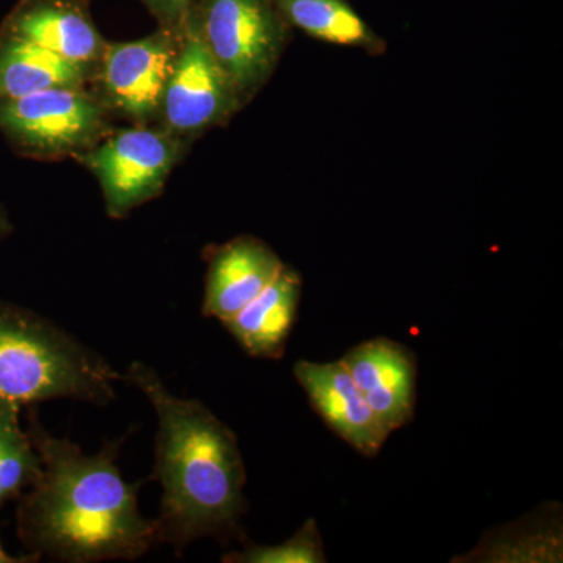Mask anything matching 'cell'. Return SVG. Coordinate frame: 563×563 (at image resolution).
<instances>
[{"mask_svg":"<svg viewBox=\"0 0 563 563\" xmlns=\"http://www.w3.org/2000/svg\"><path fill=\"white\" fill-rule=\"evenodd\" d=\"M242 99L196 33L180 29V46L163 92L157 124L185 141L229 120Z\"/></svg>","mask_w":563,"mask_h":563,"instance_id":"8","label":"cell"},{"mask_svg":"<svg viewBox=\"0 0 563 563\" xmlns=\"http://www.w3.org/2000/svg\"><path fill=\"white\" fill-rule=\"evenodd\" d=\"M184 24L196 33L243 103L272 77L290 29L272 0H198Z\"/></svg>","mask_w":563,"mask_h":563,"instance_id":"4","label":"cell"},{"mask_svg":"<svg viewBox=\"0 0 563 563\" xmlns=\"http://www.w3.org/2000/svg\"><path fill=\"white\" fill-rule=\"evenodd\" d=\"M185 150L187 141L162 125L135 124L110 131L76 161L101 185L107 214L122 220L162 195Z\"/></svg>","mask_w":563,"mask_h":563,"instance_id":"6","label":"cell"},{"mask_svg":"<svg viewBox=\"0 0 563 563\" xmlns=\"http://www.w3.org/2000/svg\"><path fill=\"white\" fill-rule=\"evenodd\" d=\"M91 74L54 52L0 35V102L58 87H87Z\"/></svg>","mask_w":563,"mask_h":563,"instance_id":"15","label":"cell"},{"mask_svg":"<svg viewBox=\"0 0 563 563\" xmlns=\"http://www.w3.org/2000/svg\"><path fill=\"white\" fill-rule=\"evenodd\" d=\"M180 31L158 27L146 38L109 43L92 73L96 96L111 117L133 124H154L177 52Z\"/></svg>","mask_w":563,"mask_h":563,"instance_id":"7","label":"cell"},{"mask_svg":"<svg viewBox=\"0 0 563 563\" xmlns=\"http://www.w3.org/2000/svg\"><path fill=\"white\" fill-rule=\"evenodd\" d=\"M158 22V27L180 31L198 0H141Z\"/></svg>","mask_w":563,"mask_h":563,"instance_id":"19","label":"cell"},{"mask_svg":"<svg viewBox=\"0 0 563 563\" xmlns=\"http://www.w3.org/2000/svg\"><path fill=\"white\" fill-rule=\"evenodd\" d=\"M562 555V509L553 503L485 533L473 551L453 562L554 563Z\"/></svg>","mask_w":563,"mask_h":563,"instance_id":"14","label":"cell"},{"mask_svg":"<svg viewBox=\"0 0 563 563\" xmlns=\"http://www.w3.org/2000/svg\"><path fill=\"white\" fill-rule=\"evenodd\" d=\"M340 362L388 432L412 422L418 366L409 346L377 336L351 347Z\"/></svg>","mask_w":563,"mask_h":563,"instance_id":"10","label":"cell"},{"mask_svg":"<svg viewBox=\"0 0 563 563\" xmlns=\"http://www.w3.org/2000/svg\"><path fill=\"white\" fill-rule=\"evenodd\" d=\"M301 292V276L285 265L265 290L222 325L250 357L280 361L298 320Z\"/></svg>","mask_w":563,"mask_h":563,"instance_id":"13","label":"cell"},{"mask_svg":"<svg viewBox=\"0 0 563 563\" xmlns=\"http://www.w3.org/2000/svg\"><path fill=\"white\" fill-rule=\"evenodd\" d=\"M120 372L57 322L0 298V398L21 409L52 399L106 407Z\"/></svg>","mask_w":563,"mask_h":563,"instance_id":"3","label":"cell"},{"mask_svg":"<svg viewBox=\"0 0 563 563\" xmlns=\"http://www.w3.org/2000/svg\"><path fill=\"white\" fill-rule=\"evenodd\" d=\"M292 374L314 412L332 432L363 457L379 454L390 432L373 412L342 362L298 361L292 366Z\"/></svg>","mask_w":563,"mask_h":563,"instance_id":"11","label":"cell"},{"mask_svg":"<svg viewBox=\"0 0 563 563\" xmlns=\"http://www.w3.org/2000/svg\"><path fill=\"white\" fill-rule=\"evenodd\" d=\"M13 231V222L10 220L9 211L0 203V243L9 239Z\"/></svg>","mask_w":563,"mask_h":563,"instance_id":"20","label":"cell"},{"mask_svg":"<svg viewBox=\"0 0 563 563\" xmlns=\"http://www.w3.org/2000/svg\"><path fill=\"white\" fill-rule=\"evenodd\" d=\"M121 376L146 396L157 417L151 479L162 487L154 520L158 544H169L180 558L199 539L246 542V466L235 432L206 404L174 395L144 362H132Z\"/></svg>","mask_w":563,"mask_h":563,"instance_id":"2","label":"cell"},{"mask_svg":"<svg viewBox=\"0 0 563 563\" xmlns=\"http://www.w3.org/2000/svg\"><path fill=\"white\" fill-rule=\"evenodd\" d=\"M29 428L43 473L18 499L16 536L33 561H136L157 547L154 520L139 506L143 481L128 483L118 466L124 440L87 454L68 437L52 435L29 407Z\"/></svg>","mask_w":563,"mask_h":563,"instance_id":"1","label":"cell"},{"mask_svg":"<svg viewBox=\"0 0 563 563\" xmlns=\"http://www.w3.org/2000/svg\"><path fill=\"white\" fill-rule=\"evenodd\" d=\"M288 27H296L322 43L379 51L383 41L374 35L346 0H272Z\"/></svg>","mask_w":563,"mask_h":563,"instance_id":"16","label":"cell"},{"mask_svg":"<svg viewBox=\"0 0 563 563\" xmlns=\"http://www.w3.org/2000/svg\"><path fill=\"white\" fill-rule=\"evenodd\" d=\"M21 407L0 398V509L38 483L43 463L22 428Z\"/></svg>","mask_w":563,"mask_h":563,"instance_id":"17","label":"cell"},{"mask_svg":"<svg viewBox=\"0 0 563 563\" xmlns=\"http://www.w3.org/2000/svg\"><path fill=\"white\" fill-rule=\"evenodd\" d=\"M0 563H35V561L27 554L13 555L7 553V551L3 550L2 542H0Z\"/></svg>","mask_w":563,"mask_h":563,"instance_id":"21","label":"cell"},{"mask_svg":"<svg viewBox=\"0 0 563 563\" xmlns=\"http://www.w3.org/2000/svg\"><path fill=\"white\" fill-rule=\"evenodd\" d=\"M224 563H324L320 529L310 518L290 539L279 544L243 543V550L222 555Z\"/></svg>","mask_w":563,"mask_h":563,"instance_id":"18","label":"cell"},{"mask_svg":"<svg viewBox=\"0 0 563 563\" xmlns=\"http://www.w3.org/2000/svg\"><path fill=\"white\" fill-rule=\"evenodd\" d=\"M202 314L220 322L242 310L265 290L284 268V262L262 240L236 236L221 246L206 251Z\"/></svg>","mask_w":563,"mask_h":563,"instance_id":"12","label":"cell"},{"mask_svg":"<svg viewBox=\"0 0 563 563\" xmlns=\"http://www.w3.org/2000/svg\"><path fill=\"white\" fill-rule=\"evenodd\" d=\"M0 35L54 52L91 77L107 44L88 0H18L0 24Z\"/></svg>","mask_w":563,"mask_h":563,"instance_id":"9","label":"cell"},{"mask_svg":"<svg viewBox=\"0 0 563 563\" xmlns=\"http://www.w3.org/2000/svg\"><path fill=\"white\" fill-rule=\"evenodd\" d=\"M110 111L87 87H58L0 102V133L33 161L76 158L111 131Z\"/></svg>","mask_w":563,"mask_h":563,"instance_id":"5","label":"cell"}]
</instances>
